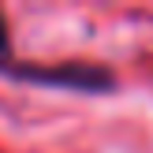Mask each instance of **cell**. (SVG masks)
I'll list each match as a JSON object with an SVG mask.
<instances>
[{"label":"cell","mask_w":153,"mask_h":153,"mask_svg":"<svg viewBox=\"0 0 153 153\" xmlns=\"http://www.w3.org/2000/svg\"><path fill=\"white\" fill-rule=\"evenodd\" d=\"M0 75L7 79H19V82H41V86H67V90H79V94H105L112 86V71L97 64H26L22 56H15L7 49V34H4V22H0Z\"/></svg>","instance_id":"1"}]
</instances>
